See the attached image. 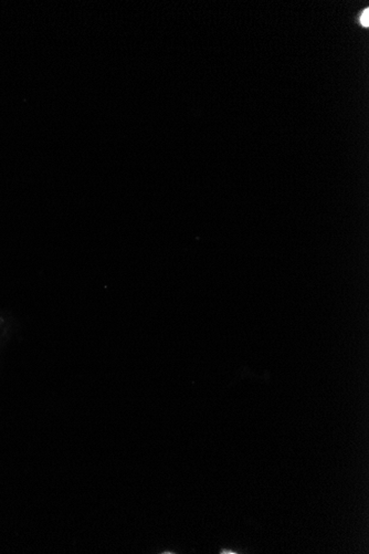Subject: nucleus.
<instances>
[{"mask_svg":"<svg viewBox=\"0 0 369 554\" xmlns=\"http://www.w3.org/2000/svg\"><path fill=\"white\" fill-rule=\"evenodd\" d=\"M360 22L361 25H364L365 27H368L369 25V13H368V9H365L364 13H362L361 17H360Z\"/></svg>","mask_w":369,"mask_h":554,"instance_id":"obj_1","label":"nucleus"}]
</instances>
